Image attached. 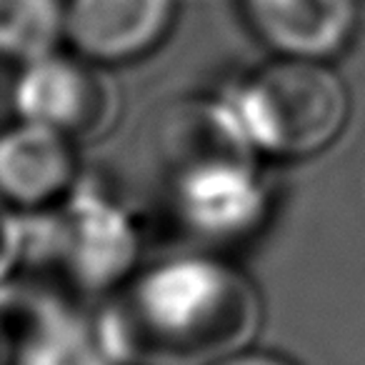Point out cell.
<instances>
[{
	"mask_svg": "<svg viewBox=\"0 0 365 365\" xmlns=\"http://www.w3.org/2000/svg\"><path fill=\"white\" fill-rule=\"evenodd\" d=\"M353 3V23L358 31V41L365 48V0H350Z\"/></svg>",
	"mask_w": 365,
	"mask_h": 365,
	"instance_id": "ba28073f",
	"label": "cell"
},
{
	"mask_svg": "<svg viewBox=\"0 0 365 365\" xmlns=\"http://www.w3.org/2000/svg\"><path fill=\"white\" fill-rule=\"evenodd\" d=\"M220 365H285L283 360H275L270 355H243V358H233L225 360Z\"/></svg>",
	"mask_w": 365,
	"mask_h": 365,
	"instance_id": "52a82bcc",
	"label": "cell"
},
{
	"mask_svg": "<svg viewBox=\"0 0 365 365\" xmlns=\"http://www.w3.org/2000/svg\"><path fill=\"white\" fill-rule=\"evenodd\" d=\"M58 33L56 0H3V43L18 58L43 56Z\"/></svg>",
	"mask_w": 365,
	"mask_h": 365,
	"instance_id": "8992f818",
	"label": "cell"
},
{
	"mask_svg": "<svg viewBox=\"0 0 365 365\" xmlns=\"http://www.w3.org/2000/svg\"><path fill=\"white\" fill-rule=\"evenodd\" d=\"M71 173V155L58 135L46 128L13 133L3 148V180L23 203L46 200L63 188Z\"/></svg>",
	"mask_w": 365,
	"mask_h": 365,
	"instance_id": "277c9868",
	"label": "cell"
},
{
	"mask_svg": "<svg viewBox=\"0 0 365 365\" xmlns=\"http://www.w3.org/2000/svg\"><path fill=\"white\" fill-rule=\"evenodd\" d=\"M36 81L28 86V108L41 115V120L51 123H68V125H81V118L88 115L98 106V98L93 86L83 81V73L71 68L51 66L38 71Z\"/></svg>",
	"mask_w": 365,
	"mask_h": 365,
	"instance_id": "5b68a950",
	"label": "cell"
},
{
	"mask_svg": "<svg viewBox=\"0 0 365 365\" xmlns=\"http://www.w3.org/2000/svg\"><path fill=\"white\" fill-rule=\"evenodd\" d=\"M170 16V0H73L68 31L83 53L123 61L148 51Z\"/></svg>",
	"mask_w": 365,
	"mask_h": 365,
	"instance_id": "7a4b0ae2",
	"label": "cell"
},
{
	"mask_svg": "<svg viewBox=\"0 0 365 365\" xmlns=\"http://www.w3.org/2000/svg\"><path fill=\"white\" fill-rule=\"evenodd\" d=\"M258 138L285 155L328 145L345 120V93L335 76L310 63H280L258 78L248 96Z\"/></svg>",
	"mask_w": 365,
	"mask_h": 365,
	"instance_id": "6da1fadb",
	"label": "cell"
},
{
	"mask_svg": "<svg viewBox=\"0 0 365 365\" xmlns=\"http://www.w3.org/2000/svg\"><path fill=\"white\" fill-rule=\"evenodd\" d=\"M250 8L268 41L305 56L330 51L353 18L350 0H250Z\"/></svg>",
	"mask_w": 365,
	"mask_h": 365,
	"instance_id": "3957f363",
	"label": "cell"
}]
</instances>
